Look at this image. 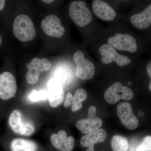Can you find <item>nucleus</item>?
<instances>
[{"label": "nucleus", "mask_w": 151, "mask_h": 151, "mask_svg": "<svg viewBox=\"0 0 151 151\" xmlns=\"http://www.w3.org/2000/svg\"><path fill=\"white\" fill-rule=\"evenodd\" d=\"M13 32L17 38L24 42L32 40L36 35V31L32 20L24 14L19 15L15 19Z\"/></svg>", "instance_id": "1"}, {"label": "nucleus", "mask_w": 151, "mask_h": 151, "mask_svg": "<svg viewBox=\"0 0 151 151\" xmlns=\"http://www.w3.org/2000/svg\"><path fill=\"white\" fill-rule=\"evenodd\" d=\"M69 13L72 20L79 27L87 25L92 20L91 12L84 2H72L69 6Z\"/></svg>", "instance_id": "2"}, {"label": "nucleus", "mask_w": 151, "mask_h": 151, "mask_svg": "<svg viewBox=\"0 0 151 151\" xmlns=\"http://www.w3.org/2000/svg\"><path fill=\"white\" fill-rule=\"evenodd\" d=\"M134 97V92L129 87L124 86L120 82L113 83L105 91L104 99L107 103L114 104L121 99L125 100H132Z\"/></svg>", "instance_id": "3"}, {"label": "nucleus", "mask_w": 151, "mask_h": 151, "mask_svg": "<svg viewBox=\"0 0 151 151\" xmlns=\"http://www.w3.org/2000/svg\"><path fill=\"white\" fill-rule=\"evenodd\" d=\"M10 127L14 132L18 134L29 136L35 131L33 124L24 119L22 113L18 110H14L9 119Z\"/></svg>", "instance_id": "4"}, {"label": "nucleus", "mask_w": 151, "mask_h": 151, "mask_svg": "<svg viewBox=\"0 0 151 151\" xmlns=\"http://www.w3.org/2000/svg\"><path fill=\"white\" fill-rule=\"evenodd\" d=\"M76 65L75 74L77 78L84 80L93 78L95 72L94 64L84 57L82 51L76 52L73 55Z\"/></svg>", "instance_id": "5"}, {"label": "nucleus", "mask_w": 151, "mask_h": 151, "mask_svg": "<svg viewBox=\"0 0 151 151\" xmlns=\"http://www.w3.org/2000/svg\"><path fill=\"white\" fill-rule=\"evenodd\" d=\"M28 71L26 78L29 84H35L38 81L41 73L47 71L51 67V63L46 58H34L27 65Z\"/></svg>", "instance_id": "6"}, {"label": "nucleus", "mask_w": 151, "mask_h": 151, "mask_svg": "<svg viewBox=\"0 0 151 151\" xmlns=\"http://www.w3.org/2000/svg\"><path fill=\"white\" fill-rule=\"evenodd\" d=\"M97 108L91 106L88 110L86 119L79 120L76 124V127L82 133L88 134L99 129L103 124L102 119L96 116Z\"/></svg>", "instance_id": "7"}, {"label": "nucleus", "mask_w": 151, "mask_h": 151, "mask_svg": "<svg viewBox=\"0 0 151 151\" xmlns=\"http://www.w3.org/2000/svg\"><path fill=\"white\" fill-rule=\"evenodd\" d=\"M108 43L113 48L119 50L134 52L137 49L136 39L128 34H116L115 36L111 37L108 39Z\"/></svg>", "instance_id": "8"}, {"label": "nucleus", "mask_w": 151, "mask_h": 151, "mask_svg": "<svg viewBox=\"0 0 151 151\" xmlns=\"http://www.w3.org/2000/svg\"><path fill=\"white\" fill-rule=\"evenodd\" d=\"M101 55V60L103 63L108 64L114 61L119 66H124L129 65L131 60L126 56L119 54L115 48L107 44H105L99 49Z\"/></svg>", "instance_id": "9"}, {"label": "nucleus", "mask_w": 151, "mask_h": 151, "mask_svg": "<svg viewBox=\"0 0 151 151\" xmlns=\"http://www.w3.org/2000/svg\"><path fill=\"white\" fill-rule=\"evenodd\" d=\"M117 115L123 125L129 130H134L139 126L137 118L134 114L132 105L129 103H119L117 107Z\"/></svg>", "instance_id": "10"}, {"label": "nucleus", "mask_w": 151, "mask_h": 151, "mask_svg": "<svg viewBox=\"0 0 151 151\" xmlns=\"http://www.w3.org/2000/svg\"><path fill=\"white\" fill-rule=\"evenodd\" d=\"M16 79L12 73L5 71L0 74V98L8 100L14 97L17 91Z\"/></svg>", "instance_id": "11"}, {"label": "nucleus", "mask_w": 151, "mask_h": 151, "mask_svg": "<svg viewBox=\"0 0 151 151\" xmlns=\"http://www.w3.org/2000/svg\"><path fill=\"white\" fill-rule=\"evenodd\" d=\"M41 26L43 31L49 36L60 38L65 33V28L60 19L55 15H50L43 19Z\"/></svg>", "instance_id": "12"}, {"label": "nucleus", "mask_w": 151, "mask_h": 151, "mask_svg": "<svg viewBox=\"0 0 151 151\" xmlns=\"http://www.w3.org/2000/svg\"><path fill=\"white\" fill-rule=\"evenodd\" d=\"M47 94L50 105L55 108L61 105L65 96L62 84L55 78L50 79L47 84Z\"/></svg>", "instance_id": "13"}, {"label": "nucleus", "mask_w": 151, "mask_h": 151, "mask_svg": "<svg viewBox=\"0 0 151 151\" xmlns=\"http://www.w3.org/2000/svg\"><path fill=\"white\" fill-rule=\"evenodd\" d=\"M50 142L55 148L60 151H71L74 146V138L72 136L67 137L65 131L60 130L50 137Z\"/></svg>", "instance_id": "14"}, {"label": "nucleus", "mask_w": 151, "mask_h": 151, "mask_svg": "<svg viewBox=\"0 0 151 151\" xmlns=\"http://www.w3.org/2000/svg\"><path fill=\"white\" fill-rule=\"evenodd\" d=\"M107 136L106 131L100 129L82 137L80 140V144L82 147L88 148L86 151H94V145L104 142Z\"/></svg>", "instance_id": "15"}, {"label": "nucleus", "mask_w": 151, "mask_h": 151, "mask_svg": "<svg viewBox=\"0 0 151 151\" xmlns=\"http://www.w3.org/2000/svg\"><path fill=\"white\" fill-rule=\"evenodd\" d=\"M92 9L99 18L105 21H110L115 19V11L108 3L100 0H94L92 2Z\"/></svg>", "instance_id": "16"}, {"label": "nucleus", "mask_w": 151, "mask_h": 151, "mask_svg": "<svg viewBox=\"0 0 151 151\" xmlns=\"http://www.w3.org/2000/svg\"><path fill=\"white\" fill-rule=\"evenodd\" d=\"M131 23L139 29H146L151 25V4L140 13L132 16Z\"/></svg>", "instance_id": "17"}, {"label": "nucleus", "mask_w": 151, "mask_h": 151, "mask_svg": "<svg viewBox=\"0 0 151 151\" xmlns=\"http://www.w3.org/2000/svg\"><path fill=\"white\" fill-rule=\"evenodd\" d=\"M12 151H37L36 144L32 141L17 138L12 141L11 145Z\"/></svg>", "instance_id": "18"}, {"label": "nucleus", "mask_w": 151, "mask_h": 151, "mask_svg": "<svg viewBox=\"0 0 151 151\" xmlns=\"http://www.w3.org/2000/svg\"><path fill=\"white\" fill-rule=\"evenodd\" d=\"M111 145L113 151H127L129 148V141L126 137L114 135L111 138Z\"/></svg>", "instance_id": "19"}, {"label": "nucleus", "mask_w": 151, "mask_h": 151, "mask_svg": "<svg viewBox=\"0 0 151 151\" xmlns=\"http://www.w3.org/2000/svg\"><path fill=\"white\" fill-rule=\"evenodd\" d=\"M87 97L86 92L83 89H78L76 91L73 97L71 110L73 112L78 111L82 107V103L86 100Z\"/></svg>", "instance_id": "20"}, {"label": "nucleus", "mask_w": 151, "mask_h": 151, "mask_svg": "<svg viewBox=\"0 0 151 151\" xmlns=\"http://www.w3.org/2000/svg\"><path fill=\"white\" fill-rule=\"evenodd\" d=\"M47 98H48V94L47 91L45 90L34 91L29 95L30 100L32 102L45 100Z\"/></svg>", "instance_id": "21"}, {"label": "nucleus", "mask_w": 151, "mask_h": 151, "mask_svg": "<svg viewBox=\"0 0 151 151\" xmlns=\"http://www.w3.org/2000/svg\"><path fill=\"white\" fill-rule=\"evenodd\" d=\"M136 151H151V136H147L143 139Z\"/></svg>", "instance_id": "22"}, {"label": "nucleus", "mask_w": 151, "mask_h": 151, "mask_svg": "<svg viewBox=\"0 0 151 151\" xmlns=\"http://www.w3.org/2000/svg\"><path fill=\"white\" fill-rule=\"evenodd\" d=\"M73 96L72 93L69 92L67 93L64 102V106L65 108H68L72 104Z\"/></svg>", "instance_id": "23"}, {"label": "nucleus", "mask_w": 151, "mask_h": 151, "mask_svg": "<svg viewBox=\"0 0 151 151\" xmlns=\"http://www.w3.org/2000/svg\"><path fill=\"white\" fill-rule=\"evenodd\" d=\"M147 72L149 76V77L150 78V83L149 85V88L150 91L151 92V61L149 62L147 65Z\"/></svg>", "instance_id": "24"}, {"label": "nucleus", "mask_w": 151, "mask_h": 151, "mask_svg": "<svg viewBox=\"0 0 151 151\" xmlns=\"http://www.w3.org/2000/svg\"><path fill=\"white\" fill-rule=\"evenodd\" d=\"M6 1L0 0V11L2 10L5 5Z\"/></svg>", "instance_id": "25"}, {"label": "nucleus", "mask_w": 151, "mask_h": 151, "mask_svg": "<svg viewBox=\"0 0 151 151\" xmlns=\"http://www.w3.org/2000/svg\"><path fill=\"white\" fill-rule=\"evenodd\" d=\"M43 1L44 3H46V4H50L53 2L54 1H53V0H51H51H46V1L44 0V1Z\"/></svg>", "instance_id": "26"}, {"label": "nucleus", "mask_w": 151, "mask_h": 151, "mask_svg": "<svg viewBox=\"0 0 151 151\" xmlns=\"http://www.w3.org/2000/svg\"><path fill=\"white\" fill-rule=\"evenodd\" d=\"M2 43V38L1 35H0V46L1 45Z\"/></svg>", "instance_id": "27"}]
</instances>
